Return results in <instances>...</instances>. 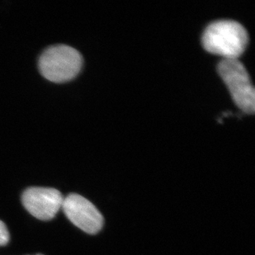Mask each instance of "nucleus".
Here are the masks:
<instances>
[{
    "mask_svg": "<svg viewBox=\"0 0 255 255\" xmlns=\"http://www.w3.org/2000/svg\"><path fill=\"white\" fill-rule=\"evenodd\" d=\"M83 58L80 52L66 45H56L46 49L39 60V69L44 77L54 83L73 80L80 73Z\"/></svg>",
    "mask_w": 255,
    "mask_h": 255,
    "instance_id": "f03ea898",
    "label": "nucleus"
},
{
    "mask_svg": "<svg viewBox=\"0 0 255 255\" xmlns=\"http://www.w3.org/2000/svg\"><path fill=\"white\" fill-rule=\"evenodd\" d=\"M40 255V254H39V255Z\"/></svg>",
    "mask_w": 255,
    "mask_h": 255,
    "instance_id": "0eeeda50",
    "label": "nucleus"
},
{
    "mask_svg": "<svg viewBox=\"0 0 255 255\" xmlns=\"http://www.w3.org/2000/svg\"><path fill=\"white\" fill-rule=\"evenodd\" d=\"M248 34L239 22L222 20L212 22L205 30L202 45L209 53L223 60H238L248 45Z\"/></svg>",
    "mask_w": 255,
    "mask_h": 255,
    "instance_id": "f257e3e1",
    "label": "nucleus"
},
{
    "mask_svg": "<svg viewBox=\"0 0 255 255\" xmlns=\"http://www.w3.org/2000/svg\"><path fill=\"white\" fill-rule=\"evenodd\" d=\"M218 73L239 109L246 114H253L255 89L243 64L239 60H222L218 65Z\"/></svg>",
    "mask_w": 255,
    "mask_h": 255,
    "instance_id": "7ed1b4c3",
    "label": "nucleus"
},
{
    "mask_svg": "<svg viewBox=\"0 0 255 255\" xmlns=\"http://www.w3.org/2000/svg\"><path fill=\"white\" fill-rule=\"evenodd\" d=\"M61 208L68 219L86 233L95 235L104 227L103 215L92 202L82 196L76 193L68 195L64 198Z\"/></svg>",
    "mask_w": 255,
    "mask_h": 255,
    "instance_id": "20e7f679",
    "label": "nucleus"
},
{
    "mask_svg": "<svg viewBox=\"0 0 255 255\" xmlns=\"http://www.w3.org/2000/svg\"><path fill=\"white\" fill-rule=\"evenodd\" d=\"M62 194L57 189L31 187L23 192L22 202L30 214L41 221H50L62 207Z\"/></svg>",
    "mask_w": 255,
    "mask_h": 255,
    "instance_id": "39448f33",
    "label": "nucleus"
},
{
    "mask_svg": "<svg viewBox=\"0 0 255 255\" xmlns=\"http://www.w3.org/2000/svg\"><path fill=\"white\" fill-rule=\"evenodd\" d=\"M10 235L6 225L0 221V246H4L9 242Z\"/></svg>",
    "mask_w": 255,
    "mask_h": 255,
    "instance_id": "423d86ee",
    "label": "nucleus"
}]
</instances>
